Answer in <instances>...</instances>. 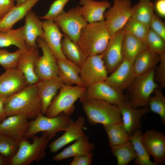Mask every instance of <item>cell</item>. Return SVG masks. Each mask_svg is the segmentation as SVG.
Wrapping results in <instances>:
<instances>
[{"label": "cell", "mask_w": 165, "mask_h": 165, "mask_svg": "<svg viewBox=\"0 0 165 165\" xmlns=\"http://www.w3.org/2000/svg\"><path fill=\"white\" fill-rule=\"evenodd\" d=\"M4 108L7 116H23L35 119L42 113V105L35 84L28 85L18 92L5 98Z\"/></svg>", "instance_id": "obj_1"}, {"label": "cell", "mask_w": 165, "mask_h": 165, "mask_svg": "<svg viewBox=\"0 0 165 165\" xmlns=\"http://www.w3.org/2000/svg\"><path fill=\"white\" fill-rule=\"evenodd\" d=\"M111 37L104 20L88 23L82 30L77 44L87 57L102 53Z\"/></svg>", "instance_id": "obj_2"}, {"label": "cell", "mask_w": 165, "mask_h": 165, "mask_svg": "<svg viewBox=\"0 0 165 165\" xmlns=\"http://www.w3.org/2000/svg\"><path fill=\"white\" fill-rule=\"evenodd\" d=\"M32 138L31 143L24 137L20 139L17 152L9 160V165H29L45 158L46 148L50 141L48 134L43 132L41 136L35 135Z\"/></svg>", "instance_id": "obj_3"}, {"label": "cell", "mask_w": 165, "mask_h": 165, "mask_svg": "<svg viewBox=\"0 0 165 165\" xmlns=\"http://www.w3.org/2000/svg\"><path fill=\"white\" fill-rule=\"evenodd\" d=\"M89 123L93 125H103L122 122L118 106L96 99L84 98L80 100Z\"/></svg>", "instance_id": "obj_4"}, {"label": "cell", "mask_w": 165, "mask_h": 165, "mask_svg": "<svg viewBox=\"0 0 165 165\" xmlns=\"http://www.w3.org/2000/svg\"><path fill=\"white\" fill-rule=\"evenodd\" d=\"M87 88L78 85L64 84L53 100L46 113L53 117L63 113L71 116L75 109L74 103L84 96Z\"/></svg>", "instance_id": "obj_5"}, {"label": "cell", "mask_w": 165, "mask_h": 165, "mask_svg": "<svg viewBox=\"0 0 165 165\" xmlns=\"http://www.w3.org/2000/svg\"><path fill=\"white\" fill-rule=\"evenodd\" d=\"M70 116L62 113L55 117H50L41 113L30 122L24 137L27 138H32L39 132H46L50 141L57 133L65 130L72 120Z\"/></svg>", "instance_id": "obj_6"}, {"label": "cell", "mask_w": 165, "mask_h": 165, "mask_svg": "<svg viewBox=\"0 0 165 165\" xmlns=\"http://www.w3.org/2000/svg\"><path fill=\"white\" fill-rule=\"evenodd\" d=\"M155 67L141 75L136 76L128 88V99L131 105L134 108L145 107L148 105L149 99L154 90L158 87L154 79Z\"/></svg>", "instance_id": "obj_7"}, {"label": "cell", "mask_w": 165, "mask_h": 165, "mask_svg": "<svg viewBox=\"0 0 165 165\" xmlns=\"http://www.w3.org/2000/svg\"><path fill=\"white\" fill-rule=\"evenodd\" d=\"M130 0H115L104 13V22L111 37L123 28L131 17Z\"/></svg>", "instance_id": "obj_8"}, {"label": "cell", "mask_w": 165, "mask_h": 165, "mask_svg": "<svg viewBox=\"0 0 165 165\" xmlns=\"http://www.w3.org/2000/svg\"><path fill=\"white\" fill-rule=\"evenodd\" d=\"M60 29L71 40L77 43L82 30L88 23L77 7L64 11L53 20Z\"/></svg>", "instance_id": "obj_9"}, {"label": "cell", "mask_w": 165, "mask_h": 165, "mask_svg": "<svg viewBox=\"0 0 165 165\" xmlns=\"http://www.w3.org/2000/svg\"><path fill=\"white\" fill-rule=\"evenodd\" d=\"M108 74L101 54L87 57L80 67V75L86 88L106 81Z\"/></svg>", "instance_id": "obj_10"}, {"label": "cell", "mask_w": 165, "mask_h": 165, "mask_svg": "<svg viewBox=\"0 0 165 165\" xmlns=\"http://www.w3.org/2000/svg\"><path fill=\"white\" fill-rule=\"evenodd\" d=\"M42 55L39 56L36 62L35 73L39 80L49 79L58 75V67L56 58L43 39L36 41Z\"/></svg>", "instance_id": "obj_11"}, {"label": "cell", "mask_w": 165, "mask_h": 165, "mask_svg": "<svg viewBox=\"0 0 165 165\" xmlns=\"http://www.w3.org/2000/svg\"><path fill=\"white\" fill-rule=\"evenodd\" d=\"M124 33L122 29L111 37L105 50L101 53L108 73H112L125 59L122 48Z\"/></svg>", "instance_id": "obj_12"}, {"label": "cell", "mask_w": 165, "mask_h": 165, "mask_svg": "<svg viewBox=\"0 0 165 165\" xmlns=\"http://www.w3.org/2000/svg\"><path fill=\"white\" fill-rule=\"evenodd\" d=\"M125 97L123 92L115 88L104 81L96 82L87 88L84 96L80 100L84 98L94 99L117 105Z\"/></svg>", "instance_id": "obj_13"}, {"label": "cell", "mask_w": 165, "mask_h": 165, "mask_svg": "<svg viewBox=\"0 0 165 165\" xmlns=\"http://www.w3.org/2000/svg\"><path fill=\"white\" fill-rule=\"evenodd\" d=\"M121 114L122 124L129 136L135 130L141 129V118L148 111L146 107L134 108L125 96L123 101L117 105Z\"/></svg>", "instance_id": "obj_14"}, {"label": "cell", "mask_w": 165, "mask_h": 165, "mask_svg": "<svg viewBox=\"0 0 165 165\" xmlns=\"http://www.w3.org/2000/svg\"><path fill=\"white\" fill-rule=\"evenodd\" d=\"M141 141L148 152L154 159L156 165L165 162V135L154 130L146 131L142 134Z\"/></svg>", "instance_id": "obj_15"}, {"label": "cell", "mask_w": 165, "mask_h": 165, "mask_svg": "<svg viewBox=\"0 0 165 165\" xmlns=\"http://www.w3.org/2000/svg\"><path fill=\"white\" fill-rule=\"evenodd\" d=\"M28 85L23 74L16 68L6 70L0 75V96L5 98Z\"/></svg>", "instance_id": "obj_16"}, {"label": "cell", "mask_w": 165, "mask_h": 165, "mask_svg": "<svg viewBox=\"0 0 165 165\" xmlns=\"http://www.w3.org/2000/svg\"><path fill=\"white\" fill-rule=\"evenodd\" d=\"M136 77L133 63L125 59L122 63L108 76L105 81L115 88L123 92L130 87Z\"/></svg>", "instance_id": "obj_17"}, {"label": "cell", "mask_w": 165, "mask_h": 165, "mask_svg": "<svg viewBox=\"0 0 165 165\" xmlns=\"http://www.w3.org/2000/svg\"><path fill=\"white\" fill-rule=\"evenodd\" d=\"M85 124V118L81 116L75 121L72 120L64 131V133L50 143L49 145L50 152H56L67 144L85 135L83 130Z\"/></svg>", "instance_id": "obj_18"}, {"label": "cell", "mask_w": 165, "mask_h": 165, "mask_svg": "<svg viewBox=\"0 0 165 165\" xmlns=\"http://www.w3.org/2000/svg\"><path fill=\"white\" fill-rule=\"evenodd\" d=\"M35 84L42 103V113L45 115L57 92L65 84L58 75L39 79Z\"/></svg>", "instance_id": "obj_19"}, {"label": "cell", "mask_w": 165, "mask_h": 165, "mask_svg": "<svg viewBox=\"0 0 165 165\" xmlns=\"http://www.w3.org/2000/svg\"><path fill=\"white\" fill-rule=\"evenodd\" d=\"M24 116L19 115L7 116L0 123V134L9 136L19 141L26 133L30 122Z\"/></svg>", "instance_id": "obj_20"}, {"label": "cell", "mask_w": 165, "mask_h": 165, "mask_svg": "<svg viewBox=\"0 0 165 165\" xmlns=\"http://www.w3.org/2000/svg\"><path fill=\"white\" fill-rule=\"evenodd\" d=\"M43 39L57 59H66L61 50V41L64 34L52 20L43 21Z\"/></svg>", "instance_id": "obj_21"}, {"label": "cell", "mask_w": 165, "mask_h": 165, "mask_svg": "<svg viewBox=\"0 0 165 165\" xmlns=\"http://www.w3.org/2000/svg\"><path fill=\"white\" fill-rule=\"evenodd\" d=\"M79 4L77 7L87 23L104 20V13L111 6L107 0H80Z\"/></svg>", "instance_id": "obj_22"}, {"label": "cell", "mask_w": 165, "mask_h": 165, "mask_svg": "<svg viewBox=\"0 0 165 165\" xmlns=\"http://www.w3.org/2000/svg\"><path fill=\"white\" fill-rule=\"evenodd\" d=\"M39 56L37 47L29 48L23 52L16 67L23 74L29 85L35 84L39 80L35 68L36 61Z\"/></svg>", "instance_id": "obj_23"}, {"label": "cell", "mask_w": 165, "mask_h": 165, "mask_svg": "<svg viewBox=\"0 0 165 165\" xmlns=\"http://www.w3.org/2000/svg\"><path fill=\"white\" fill-rule=\"evenodd\" d=\"M23 31L25 41L29 48L37 47L38 38L43 39V22L31 10L25 16Z\"/></svg>", "instance_id": "obj_24"}, {"label": "cell", "mask_w": 165, "mask_h": 165, "mask_svg": "<svg viewBox=\"0 0 165 165\" xmlns=\"http://www.w3.org/2000/svg\"><path fill=\"white\" fill-rule=\"evenodd\" d=\"M95 148L94 144L89 141L88 137L85 135L55 155L53 160L60 161L69 158L89 154L92 152Z\"/></svg>", "instance_id": "obj_25"}, {"label": "cell", "mask_w": 165, "mask_h": 165, "mask_svg": "<svg viewBox=\"0 0 165 165\" xmlns=\"http://www.w3.org/2000/svg\"><path fill=\"white\" fill-rule=\"evenodd\" d=\"M40 0H27L24 2L16 6L0 20V31L12 28L17 22L25 17Z\"/></svg>", "instance_id": "obj_26"}, {"label": "cell", "mask_w": 165, "mask_h": 165, "mask_svg": "<svg viewBox=\"0 0 165 165\" xmlns=\"http://www.w3.org/2000/svg\"><path fill=\"white\" fill-rule=\"evenodd\" d=\"M57 60L58 67V76L65 84H75L85 87L80 75V68L67 59H57Z\"/></svg>", "instance_id": "obj_27"}, {"label": "cell", "mask_w": 165, "mask_h": 165, "mask_svg": "<svg viewBox=\"0 0 165 165\" xmlns=\"http://www.w3.org/2000/svg\"><path fill=\"white\" fill-rule=\"evenodd\" d=\"M160 56L147 48L142 50L136 57L133 63L136 76L141 75L155 67L159 62Z\"/></svg>", "instance_id": "obj_28"}, {"label": "cell", "mask_w": 165, "mask_h": 165, "mask_svg": "<svg viewBox=\"0 0 165 165\" xmlns=\"http://www.w3.org/2000/svg\"><path fill=\"white\" fill-rule=\"evenodd\" d=\"M61 41V50L68 60L80 68L87 57L77 43L64 34Z\"/></svg>", "instance_id": "obj_29"}, {"label": "cell", "mask_w": 165, "mask_h": 165, "mask_svg": "<svg viewBox=\"0 0 165 165\" xmlns=\"http://www.w3.org/2000/svg\"><path fill=\"white\" fill-rule=\"evenodd\" d=\"M13 45L25 51L29 49L25 41L23 27L16 29L0 31V48Z\"/></svg>", "instance_id": "obj_30"}, {"label": "cell", "mask_w": 165, "mask_h": 165, "mask_svg": "<svg viewBox=\"0 0 165 165\" xmlns=\"http://www.w3.org/2000/svg\"><path fill=\"white\" fill-rule=\"evenodd\" d=\"M124 32L122 43L123 56L125 59L133 63L137 56L146 48V43L132 35Z\"/></svg>", "instance_id": "obj_31"}, {"label": "cell", "mask_w": 165, "mask_h": 165, "mask_svg": "<svg viewBox=\"0 0 165 165\" xmlns=\"http://www.w3.org/2000/svg\"><path fill=\"white\" fill-rule=\"evenodd\" d=\"M142 134L141 130L139 129L134 131L129 138L136 154L134 163L136 165H156L151 160L150 155L141 141Z\"/></svg>", "instance_id": "obj_32"}, {"label": "cell", "mask_w": 165, "mask_h": 165, "mask_svg": "<svg viewBox=\"0 0 165 165\" xmlns=\"http://www.w3.org/2000/svg\"><path fill=\"white\" fill-rule=\"evenodd\" d=\"M154 5L152 0H139L132 6L131 17L148 25L154 15Z\"/></svg>", "instance_id": "obj_33"}, {"label": "cell", "mask_w": 165, "mask_h": 165, "mask_svg": "<svg viewBox=\"0 0 165 165\" xmlns=\"http://www.w3.org/2000/svg\"><path fill=\"white\" fill-rule=\"evenodd\" d=\"M108 138L111 148L122 144L129 141V135L122 122L103 125Z\"/></svg>", "instance_id": "obj_34"}, {"label": "cell", "mask_w": 165, "mask_h": 165, "mask_svg": "<svg viewBox=\"0 0 165 165\" xmlns=\"http://www.w3.org/2000/svg\"><path fill=\"white\" fill-rule=\"evenodd\" d=\"M111 148L112 155L116 159L118 165H127L136 157V153L129 140Z\"/></svg>", "instance_id": "obj_35"}, {"label": "cell", "mask_w": 165, "mask_h": 165, "mask_svg": "<svg viewBox=\"0 0 165 165\" xmlns=\"http://www.w3.org/2000/svg\"><path fill=\"white\" fill-rule=\"evenodd\" d=\"M154 95L151 96L148 105L151 111L159 116L161 122L165 124V97L161 88L157 87L153 92Z\"/></svg>", "instance_id": "obj_36"}, {"label": "cell", "mask_w": 165, "mask_h": 165, "mask_svg": "<svg viewBox=\"0 0 165 165\" xmlns=\"http://www.w3.org/2000/svg\"><path fill=\"white\" fill-rule=\"evenodd\" d=\"M123 29L124 32L129 33L145 41L150 28L148 25L130 17Z\"/></svg>", "instance_id": "obj_37"}, {"label": "cell", "mask_w": 165, "mask_h": 165, "mask_svg": "<svg viewBox=\"0 0 165 165\" xmlns=\"http://www.w3.org/2000/svg\"><path fill=\"white\" fill-rule=\"evenodd\" d=\"M147 48L160 57L165 55V40L150 28L145 40Z\"/></svg>", "instance_id": "obj_38"}, {"label": "cell", "mask_w": 165, "mask_h": 165, "mask_svg": "<svg viewBox=\"0 0 165 165\" xmlns=\"http://www.w3.org/2000/svg\"><path fill=\"white\" fill-rule=\"evenodd\" d=\"M24 51L18 49L13 52L0 48V65L6 70L16 68L20 58Z\"/></svg>", "instance_id": "obj_39"}, {"label": "cell", "mask_w": 165, "mask_h": 165, "mask_svg": "<svg viewBox=\"0 0 165 165\" xmlns=\"http://www.w3.org/2000/svg\"><path fill=\"white\" fill-rule=\"evenodd\" d=\"M19 141L8 136L0 134V154L9 160L17 152Z\"/></svg>", "instance_id": "obj_40"}, {"label": "cell", "mask_w": 165, "mask_h": 165, "mask_svg": "<svg viewBox=\"0 0 165 165\" xmlns=\"http://www.w3.org/2000/svg\"><path fill=\"white\" fill-rule=\"evenodd\" d=\"M70 0H55L50 5L47 12L39 18L45 20H52L64 11V8Z\"/></svg>", "instance_id": "obj_41"}, {"label": "cell", "mask_w": 165, "mask_h": 165, "mask_svg": "<svg viewBox=\"0 0 165 165\" xmlns=\"http://www.w3.org/2000/svg\"><path fill=\"white\" fill-rule=\"evenodd\" d=\"M150 28L165 40V24L158 16L154 14L149 24Z\"/></svg>", "instance_id": "obj_42"}, {"label": "cell", "mask_w": 165, "mask_h": 165, "mask_svg": "<svg viewBox=\"0 0 165 165\" xmlns=\"http://www.w3.org/2000/svg\"><path fill=\"white\" fill-rule=\"evenodd\" d=\"M160 57L159 64L155 71L154 79L161 88L165 87V55Z\"/></svg>", "instance_id": "obj_43"}, {"label": "cell", "mask_w": 165, "mask_h": 165, "mask_svg": "<svg viewBox=\"0 0 165 165\" xmlns=\"http://www.w3.org/2000/svg\"><path fill=\"white\" fill-rule=\"evenodd\" d=\"M94 153L79 156L73 157V159L70 163V165H90L93 159Z\"/></svg>", "instance_id": "obj_44"}, {"label": "cell", "mask_w": 165, "mask_h": 165, "mask_svg": "<svg viewBox=\"0 0 165 165\" xmlns=\"http://www.w3.org/2000/svg\"><path fill=\"white\" fill-rule=\"evenodd\" d=\"M14 2L13 0H0V20L15 7Z\"/></svg>", "instance_id": "obj_45"}, {"label": "cell", "mask_w": 165, "mask_h": 165, "mask_svg": "<svg viewBox=\"0 0 165 165\" xmlns=\"http://www.w3.org/2000/svg\"><path fill=\"white\" fill-rule=\"evenodd\" d=\"M154 8L160 16L163 18L165 17V0H157Z\"/></svg>", "instance_id": "obj_46"}, {"label": "cell", "mask_w": 165, "mask_h": 165, "mask_svg": "<svg viewBox=\"0 0 165 165\" xmlns=\"http://www.w3.org/2000/svg\"><path fill=\"white\" fill-rule=\"evenodd\" d=\"M5 98L0 96V123L7 117L4 108V103Z\"/></svg>", "instance_id": "obj_47"}, {"label": "cell", "mask_w": 165, "mask_h": 165, "mask_svg": "<svg viewBox=\"0 0 165 165\" xmlns=\"http://www.w3.org/2000/svg\"><path fill=\"white\" fill-rule=\"evenodd\" d=\"M0 165H9V160L0 154Z\"/></svg>", "instance_id": "obj_48"}, {"label": "cell", "mask_w": 165, "mask_h": 165, "mask_svg": "<svg viewBox=\"0 0 165 165\" xmlns=\"http://www.w3.org/2000/svg\"><path fill=\"white\" fill-rule=\"evenodd\" d=\"M14 2H16V6L19 5L24 2L27 0H13Z\"/></svg>", "instance_id": "obj_49"}, {"label": "cell", "mask_w": 165, "mask_h": 165, "mask_svg": "<svg viewBox=\"0 0 165 165\" xmlns=\"http://www.w3.org/2000/svg\"></svg>", "instance_id": "obj_50"}]
</instances>
